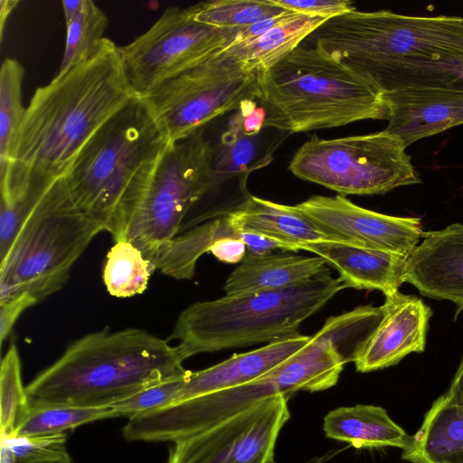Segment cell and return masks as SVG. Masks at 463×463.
Returning a JSON list of instances; mask_svg holds the SVG:
<instances>
[{"mask_svg": "<svg viewBox=\"0 0 463 463\" xmlns=\"http://www.w3.org/2000/svg\"><path fill=\"white\" fill-rule=\"evenodd\" d=\"M134 97L119 46L108 38L38 88L0 168L1 203L28 213L92 135Z\"/></svg>", "mask_w": 463, "mask_h": 463, "instance_id": "6da1fadb", "label": "cell"}, {"mask_svg": "<svg viewBox=\"0 0 463 463\" xmlns=\"http://www.w3.org/2000/svg\"><path fill=\"white\" fill-rule=\"evenodd\" d=\"M383 92L447 87L463 66V17L380 10L325 21L305 40Z\"/></svg>", "mask_w": 463, "mask_h": 463, "instance_id": "7a4b0ae2", "label": "cell"}, {"mask_svg": "<svg viewBox=\"0 0 463 463\" xmlns=\"http://www.w3.org/2000/svg\"><path fill=\"white\" fill-rule=\"evenodd\" d=\"M179 345L139 328L103 329L68 346L26 387L31 404L111 407L188 373Z\"/></svg>", "mask_w": 463, "mask_h": 463, "instance_id": "3957f363", "label": "cell"}, {"mask_svg": "<svg viewBox=\"0 0 463 463\" xmlns=\"http://www.w3.org/2000/svg\"><path fill=\"white\" fill-rule=\"evenodd\" d=\"M256 100L266 113L264 127L288 133L386 116L380 89L308 43L258 73Z\"/></svg>", "mask_w": 463, "mask_h": 463, "instance_id": "277c9868", "label": "cell"}, {"mask_svg": "<svg viewBox=\"0 0 463 463\" xmlns=\"http://www.w3.org/2000/svg\"><path fill=\"white\" fill-rule=\"evenodd\" d=\"M346 364L321 330L307 345L247 383L182 401L128 418L123 435L130 441H172L196 435L276 395L320 392L336 384Z\"/></svg>", "mask_w": 463, "mask_h": 463, "instance_id": "5b68a950", "label": "cell"}, {"mask_svg": "<svg viewBox=\"0 0 463 463\" xmlns=\"http://www.w3.org/2000/svg\"><path fill=\"white\" fill-rule=\"evenodd\" d=\"M167 144L146 104L136 96L92 135L52 187L115 242L124 241L121 206L127 190L139 168Z\"/></svg>", "mask_w": 463, "mask_h": 463, "instance_id": "8992f818", "label": "cell"}, {"mask_svg": "<svg viewBox=\"0 0 463 463\" xmlns=\"http://www.w3.org/2000/svg\"><path fill=\"white\" fill-rule=\"evenodd\" d=\"M345 288L327 269L283 289L196 302L181 312L167 340L178 341L186 358L270 343L299 334L302 322Z\"/></svg>", "mask_w": 463, "mask_h": 463, "instance_id": "52a82bcc", "label": "cell"}, {"mask_svg": "<svg viewBox=\"0 0 463 463\" xmlns=\"http://www.w3.org/2000/svg\"><path fill=\"white\" fill-rule=\"evenodd\" d=\"M213 146L200 129L168 143L132 179L121 206L124 241L152 264L179 234L190 209L213 188Z\"/></svg>", "mask_w": 463, "mask_h": 463, "instance_id": "ba28073f", "label": "cell"}, {"mask_svg": "<svg viewBox=\"0 0 463 463\" xmlns=\"http://www.w3.org/2000/svg\"><path fill=\"white\" fill-rule=\"evenodd\" d=\"M103 227L50 188L0 260V301L29 294L41 302L59 291Z\"/></svg>", "mask_w": 463, "mask_h": 463, "instance_id": "9c48e42d", "label": "cell"}, {"mask_svg": "<svg viewBox=\"0 0 463 463\" xmlns=\"http://www.w3.org/2000/svg\"><path fill=\"white\" fill-rule=\"evenodd\" d=\"M406 148L386 130L333 139L313 137L296 151L288 169L343 196L383 194L420 183Z\"/></svg>", "mask_w": 463, "mask_h": 463, "instance_id": "30bf717a", "label": "cell"}, {"mask_svg": "<svg viewBox=\"0 0 463 463\" xmlns=\"http://www.w3.org/2000/svg\"><path fill=\"white\" fill-rule=\"evenodd\" d=\"M257 96L258 74L224 49L138 97L173 143Z\"/></svg>", "mask_w": 463, "mask_h": 463, "instance_id": "8fae6325", "label": "cell"}, {"mask_svg": "<svg viewBox=\"0 0 463 463\" xmlns=\"http://www.w3.org/2000/svg\"><path fill=\"white\" fill-rule=\"evenodd\" d=\"M239 29L196 21L189 8H167L131 43L119 47L123 68L136 96L203 62L232 44Z\"/></svg>", "mask_w": 463, "mask_h": 463, "instance_id": "7c38bea8", "label": "cell"}, {"mask_svg": "<svg viewBox=\"0 0 463 463\" xmlns=\"http://www.w3.org/2000/svg\"><path fill=\"white\" fill-rule=\"evenodd\" d=\"M288 400L270 397L174 442L167 463H273L279 434L290 417Z\"/></svg>", "mask_w": 463, "mask_h": 463, "instance_id": "4fadbf2b", "label": "cell"}, {"mask_svg": "<svg viewBox=\"0 0 463 463\" xmlns=\"http://www.w3.org/2000/svg\"><path fill=\"white\" fill-rule=\"evenodd\" d=\"M328 238L408 257L422 239L417 217H398L360 207L343 195H315L292 205Z\"/></svg>", "mask_w": 463, "mask_h": 463, "instance_id": "5bb4252c", "label": "cell"}, {"mask_svg": "<svg viewBox=\"0 0 463 463\" xmlns=\"http://www.w3.org/2000/svg\"><path fill=\"white\" fill-rule=\"evenodd\" d=\"M384 297L383 317L354 361L357 372L384 369L425 349L431 309L420 298L400 291Z\"/></svg>", "mask_w": 463, "mask_h": 463, "instance_id": "9a60e30c", "label": "cell"}, {"mask_svg": "<svg viewBox=\"0 0 463 463\" xmlns=\"http://www.w3.org/2000/svg\"><path fill=\"white\" fill-rule=\"evenodd\" d=\"M388 125L384 130L407 147L463 124V90L411 86L383 92Z\"/></svg>", "mask_w": 463, "mask_h": 463, "instance_id": "2e32d148", "label": "cell"}, {"mask_svg": "<svg viewBox=\"0 0 463 463\" xmlns=\"http://www.w3.org/2000/svg\"><path fill=\"white\" fill-rule=\"evenodd\" d=\"M404 282L425 297L454 303L457 317L463 310V224L423 232L406 260Z\"/></svg>", "mask_w": 463, "mask_h": 463, "instance_id": "e0dca14e", "label": "cell"}, {"mask_svg": "<svg viewBox=\"0 0 463 463\" xmlns=\"http://www.w3.org/2000/svg\"><path fill=\"white\" fill-rule=\"evenodd\" d=\"M311 338L297 334L252 351L233 354L206 369L190 371L176 402L253 381L298 353Z\"/></svg>", "mask_w": 463, "mask_h": 463, "instance_id": "ac0fdd59", "label": "cell"}, {"mask_svg": "<svg viewBox=\"0 0 463 463\" xmlns=\"http://www.w3.org/2000/svg\"><path fill=\"white\" fill-rule=\"evenodd\" d=\"M301 250L324 259L338 271L346 288L379 290L388 296L404 282L408 257L340 241L311 243Z\"/></svg>", "mask_w": 463, "mask_h": 463, "instance_id": "d6986e66", "label": "cell"}, {"mask_svg": "<svg viewBox=\"0 0 463 463\" xmlns=\"http://www.w3.org/2000/svg\"><path fill=\"white\" fill-rule=\"evenodd\" d=\"M327 269L326 260L318 256L246 254L227 278L223 289L228 296L279 290L307 282Z\"/></svg>", "mask_w": 463, "mask_h": 463, "instance_id": "ffe728a7", "label": "cell"}, {"mask_svg": "<svg viewBox=\"0 0 463 463\" xmlns=\"http://www.w3.org/2000/svg\"><path fill=\"white\" fill-rule=\"evenodd\" d=\"M402 458L411 463H463V398L439 396Z\"/></svg>", "mask_w": 463, "mask_h": 463, "instance_id": "44dd1931", "label": "cell"}, {"mask_svg": "<svg viewBox=\"0 0 463 463\" xmlns=\"http://www.w3.org/2000/svg\"><path fill=\"white\" fill-rule=\"evenodd\" d=\"M229 218L236 231L275 241L283 250L298 251L307 244L333 241L295 211L292 205L273 203L251 194Z\"/></svg>", "mask_w": 463, "mask_h": 463, "instance_id": "7402d4cb", "label": "cell"}, {"mask_svg": "<svg viewBox=\"0 0 463 463\" xmlns=\"http://www.w3.org/2000/svg\"><path fill=\"white\" fill-rule=\"evenodd\" d=\"M326 436L356 448H408L411 436L381 406L357 404L340 407L324 418Z\"/></svg>", "mask_w": 463, "mask_h": 463, "instance_id": "603a6c76", "label": "cell"}, {"mask_svg": "<svg viewBox=\"0 0 463 463\" xmlns=\"http://www.w3.org/2000/svg\"><path fill=\"white\" fill-rule=\"evenodd\" d=\"M325 21L322 17L294 13L260 37L232 44L225 50L258 74L293 52Z\"/></svg>", "mask_w": 463, "mask_h": 463, "instance_id": "cb8c5ba5", "label": "cell"}, {"mask_svg": "<svg viewBox=\"0 0 463 463\" xmlns=\"http://www.w3.org/2000/svg\"><path fill=\"white\" fill-rule=\"evenodd\" d=\"M241 232L236 231L229 215L201 223L175 236L162 249L154 261L161 273L175 279H191L194 275L199 258L210 251L220 239H241Z\"/></svg>", "mask_w": 463, "mask_h": 463, "instance_id": "d4e9b609", "label": "cell"}, {"mask_svg": "<svg viewBox=\"0 0 463 463\" xmlns=\"http://www.w3.org/2000/svg\"><path fill=\"white\" fill-rule=\"evenodd\" d=\"M154 265L143 253L127 241L115 242L107 255L103 280L109 293L117 298H128L143 293Z\"/></svg>", "mask_w": 463, "mask_h": 463, "instance_id": "484cf974", "label": "cell"}, {"mask_svg": "<svg viewBox=\"0 0 463 463\" xmlns=\"http://www.w3.org/2000/svg\"><path fill=\"white\" fill-rule=\"evenodd\" d=\"M111 407H79L61 404H32L15 437L46 436L64 433L82 424L116 418Z\"/></svg>", "mask_w": 463, "mask_h": 463, "instance_id": "4316f807", "label": "cell"}, {"mask_svg": "<svg viewBox=\"0 0 463 463\" xmlns=\"http://www.w3.org/2000/svg\"><path fill=\"white\" fill-rule=\"evenodd\" d=\"M193 17L220 29H241L288 10L272 0H214L188 7Z\"/></svg>", "mask_w": 463, "mask_h": 463, "instance_id": "83f0119b", "label": "cell"}, {"mask_svg": "<svg viewBox=\"0 0 463 463\" xmlns=\"http://www.w3.org/2000/svg\"><path fill=\"white\" fill-rule=\"evenodd\" d=\"M108 17L91 0H82L80 9L65 20V48L58 74L85 59L103 40Z\"/></svg>", "mask_w": 463, "mask_h": 463, "instance_id": "f1b7e54d", "label": "cell"}, {"mask_svg": "<svg viewBox=\"0 0 463 463\" xmlns=\"http://www.w3.org/2000/svg\"><path fill=\"white\" fill-rule=\"evenodd\" d=\"M383 317L382 306H362L345 314L331 317L320 330L333 341L346 363L354 362Z\"/></svg>", "mask_w": 463, "mask_h": 463, "instance_id": "f546056e", "label": "cell"}, {"mask_svg": "<svg viewBox=\"0 0 463 463\" xmlns=\"http://www.w3.org/2000/svg\"><path fill=\"white\" fill-rule=\"evenodd\" d=\"M1 439L14 438L31 409L22 383L21 360L17 347L11 344L2 359L0 371Z\"/></svg>", "mask_w": 463, "mask_h": 463, "instance_id": "4dcf8cb0", "label": "cell"}, {"mask_svg": "<svg viewBox=\"0 0 463 463\" xmlns=\"http://www.w3.org/2000/svg\"><path fill=\"white\" fill-rule=\"evenodd\" d=\"M24 71L13 58H5L0 71V168L6 165L14 138L24 118L22 84Z\"/></svg>", "mask_w": 463, "mask_h": 463, "instance_id": "1f68e13d", "label": "cell"}, {"mask_svg": "<svg viewBox=\"0 0 463 463\" xmlns=\"http://www.w3.org/2000/svg\"><path fill=\"white\" fill-rule=\"evenodd\" d=\"M5 439L18 463H66L71 461L65 433L15 437Z\"/></svg>", "mask_w": 463, "mask_h": 463, "instance_id": "d6a6232c", "label": "cell"}, {"mask_svg": "<svg viewBox=\"0 0 463 463\" xmlns=\"http://www.w3.org/2000/svg\"><path fill=\"white\" fill-rule=\"evenodd\" d=\"M190 372V371H189ZM188 372V373H189ZM168 380L146 388L111 406L118 415L132 416L169 406L177 402L179 392L188 375Z\"/></svg>", "mask_w": 463, "mask_h": 463, "instance_id": "836d02e7", "label": "cell"}, {"mask_svg": "<svg viewBox=\"0 0 463 463\" xmlns=\"http://www.w3.org/2000/svg\"><path fill=\"white\" fill-rule=\"evenodd\" d=\"M280 7L305 15L330 19L356 10L349 0H272Z\"/></svg>", "mask_w": 463, "mask_h": 463, "instance_id": "e575fe53", "label": "cell"}, {"mask_svg": "<svg viewBox=\"0 0 463 463\" xmlns=\"http://www.w3.org/2000/svg\"><path fill=\"white\" fill-rule=\"evenodd\" d=\"M37 304L29 294L0 301V339L1 344L7 338L19 316L28 307Z\"/></svg>", "mask_w": 463, "mask_h": 463, "instance_id": "d590c367", "label": "cell"}, {"mask_svg": "<svg viewBox=\"0 0 463 463\" xmlns=\"http://www.w3.org/2000/svg\"><path fill=\"white\" fill-rule=\"evenodd\" d=\"M210 251L219 260L235 264L243 260L247 250L245 243L240 238L225 237L218 240Z\"/></svg>", "mask_w": 463, "mask_h": 463, "instance_id": "8d00e7d4", "label": "cell"}, {"mask_svg": "<svg viewBox=\"0 0 463 463\" xmlns=\"http://www.w3.org/2000/svg\"><path fill=\"white\" fill-rule=\"evenodd\" d=\"M293 14L294 12L287 11L285 13L262 19L248 27L239 29L238 34L232 44L250 42L260 37L270 29L288 19Z\"/></svg>", "mask_w": 463, "mask_h": 463, "instance_id": "74e56055", "label": "cell"}, {"mask_svg": "<svg viewBox=\"0 0 463 463\" xmlns=\"http://www.w3.org/2000/svg\"><path fill=\"white\" fill-rule=\"evenodd\" d=\"M241 240L246 245V254L251 256H262L270 254L275 249H281L279 243L259 234L241 232Z\"/></svg>", "mask_w": 463, "mask_h": 463, "instance_id": "f35d334b", "label": "cell"}, {"mask_svg": "<svg viewBox=\"0 0 463 463\" xmlns=\"http://www.w3.org/2000/svg\"><path fill=\"white\" fill-rule=\"evenodd\" d=\"M446 392L454 397L463 398V355L450 386Z\"/></svg>", "mask_w": 463, "mask_h": 463, "instance_id": "ab89813d", "label": "cell"}, {"mask_svg": "<svg viewBox=\"0 0 463 463\" xmlns=\"http://www.w3.org/2000/svg\"><path fill=\"white\" fill-rule=\"evenodd\" d=\"M19 4L17 0H1L0 1V34L3 37V32L5 23L12 11Z\"/></svg>", "mask_w": 463, "mask_h": 463, "instance_id": "60d3db41", "label": "cell"}, {"mask_svg": "<svg viewBox=\"0 0 463 463\" xmlns=\"http://www.w3.org/2000/svg\"><path fill=\"white\" fill-rule=\"evenodd\" d=\"M0 463H18L5 439H1Z\"/></svg>", "mask_w": 463, "mask_h": 463, "instance_id": "b9f144b4", "label": "cell"}, {"mask_svg": "<svg viewBox=\"0 0 463 463\" xmlns=\"http://www.w3.org/2000/svg\"><path fill=\"white\" fill-rule=\"evenodd\" d=\"M447 87L463 90V66L459 68L456 78Z\"/></svg>", "mask_w": 463, "mask_h": 463, "instance_id": "7bdbcfd3", "label": "cell"}, {"mask_svg": "<svg viewBox=\"0 0 463 463\" xmlns=\"http://www.w3.org/2000/svg\"><path fill=\"white\" fill-rule=\"evenodd\" d=\"M326 457H315V458H312L305 462H302V463H324L326 461ZM273 463H277V462H273Z\"/></svg>", "mask_w": 463, "mask_h": 463, "instance_id": "ee69618b", "label": "cell"}, {"mask_svg": "<svg viewBox=\"0 0 463 463\" xmlns=\"http://www.w3.org/2000/svg\"><path fill=\"white\" fill-rule=\"evenodd\" d=\"M66 463H72V462H71V461H69V462H66Z\"/></svg>", "mask_w": 463, "mask_h": 463, "instance_id": "f6af8a7d", "label": "cell"}]
</instances>
